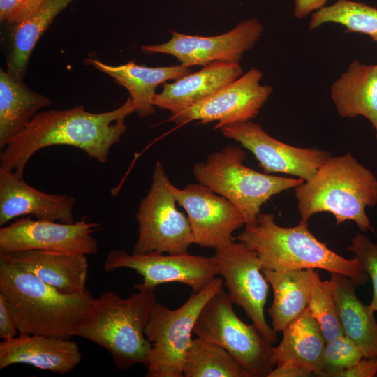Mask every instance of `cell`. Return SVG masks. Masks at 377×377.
I'll return each mask as SVG.
<instances>
[{"label": "cell", "instance_id": "obj_12", "mask_svg": "<svg viewBox=\"0 0 377 377\" xmlns=\"http://www.w3.org/2000/svg\"><path fill=\"white\" fill-rule=\"evenodd\" d=\"M98 226L87 216L71 223L21 217L0 228V253L45 250L94 254L98 245L92 234Z\"/></svg>", "mask_w": 377, "mask_h": 377}, {"label": "cell", "instance_id": "obj_19", "mask_svg": "<svg viewBox=\"0 0 377 377\" xmlns=\"http://www.w3.org/2000/svg\"><path fill=\"white\" fill-rule=\"evenodd\" d=\"M0 259L19 265L63 293H80L87 290V255L27 250L0 253Z\"/></svg>", "mask_w": 377, "mask_h": 377}, {"label": "cell", "instance_id": "obj_24", "mask_svg": "<svg viewBox=\"0 0 377 377\" xmlns=\"http://www.w3.org/2000/svg\"><path fill=\"white\" fill-rule=\"evenodd\" d=\"M334 297L343 334L362 351L364 357H377V322L374 311L357 297L358 286L349 277L330 273Z\"/></svg>", "mask_w": 377, "mask_h": 377}, {"label": "cell", "instance_id": "obj_14", "mask_svg": "<svg viewBox=\"0 0 377 377\" xmlns=\"http://www.w3.org/2000/svg\"><path fill=\"white\" fill-rule=\"evenodd\" d=\"M262 77L260 71L251 68L197 104L171 114L169 120L177 124L216 121V129L249 121L258 114L273 90L270 85L260 84Z\"/></svg>", "mask_w": 377, "mask_h": 377}, {"label": "cell", "instance_id": "obj_7", "mask_svg": "<svg viewBox=\"0 0 377 377\" xmlns=\"http://www.w3.org/2000/svg\"><path fill=\"white\" fill-rule=\"evenodd\" d=\"M223 279L215 277L202 291L192 293L176 309L156 302L145 328L151 343L145 366L147 377H182L185 353L198 317L206 302L223 288Z\"/></svg>", "mask_w": 377, "mask_h": 377}, {"label": "cell", "instance_id": "obj_2", "mask_svg": "<svg viewBox=\"0 0 377 377\" xmlns=\"http://www.w3.org/2000/svg\"><path fill=\"white\" fill-rule=\"evenodd\" d=\"M0 294L18 334L68 338L89 312L94 297L63 293L19 265L0 259Z\"/></svg>", "mask_w": 377, "mask_h": 377}, {"label": "cell", "instance_id": "obj_28", "mask_svg": "<svg viewBox=\"0 0 377 377\" xmlns=\"http://www.w3.org/2000/svg\"><path fill=\"white\" fill-rule=\"evenodd\" d=\"M182 374L184 377H250L228 350L198 337L185 353Z\"/></svg>", "mask_w": 377, "mask_h": 377}, {"label": "cell", "instance_id": "obj_4", "mask_svg": "<svg viewBox=\"0 0 377 377\" xmlns=\"http://www.w3.org/2000/svg\"><path fill=\"white\" fill-rule=\"evenodd\" d=\"M295 192L302 220L330 212L337 225L353 221L362 232H375L366 207L377 204V179L350 153L330 156Z\"/></svg>", "mask_w": 377, "mask_h": 377}, {"label": "cell", "instance_id": "obj_23", "mask_svg": "<svg viewBox=\"0 0 377 377\" xmlns=\"http://www.w3.org/2000/svg\"><path fill=\"white\" fill-rule=\"evenodd\" d=\"M282 332L281 341L272 348L275 367L304 369L319 376L326 340L309 309Z\"/></svg>", "mask_w": 377, "mask_h": 377}, {"label": "cell", "instance_id": "obj_22", "mask_svg": "<svg viewBox=\"0 0 377 377\" xmlns=\"http://www.w3.org/2000/svg\"><path fill=\"white\" fill-rule=\"evenodd\" d=\"M331 98L341 117L362 116L367 119L377 140V64L358 61L350 63L347 71L333 82Z\"/></svg>", "mask_w": 377, "mask_h": 377}, {"label": "cell", "instance_id": "obj_26", "mask_svg": "<svg viewBox=\"0 0 377 377\" xmlns=\"http://www.w3.org/2000/svg\"><path fill=\"white\" fill-rule=\"evenodd\" d=\"M313 269L278 272L262 269L274 299L268 309L272 327L282 332L307 308L313 288Z\"/></svg>", "mask_w": 377, "mask_h": 377}, {"label": "cell", "instance_id": "obj_33", "mask_svg": "<svg viewBox=\"0 0 377 377\" xmlns=\"http://www.w3.org/2000/svg\"><path fill=\"white\" fill-rule=\"evenodd\" d=\"M43 0H0V21L16 26L34 15Z\"/></svg>", "mask_w": 377, "mask_h": 377}, {"label": "cell", "instance_id": "obj_21", "mask_svg": "<svg viewBox=\"0 0 377 377\" xmlns=\"http://www.w3.org/2000/svg\"><path fill=\"white\" fill-rule=\"evenodd\" d=\"M87 65L108 75L114 82L126 88L135 105V113L140 117L152 115L155 105L156 89L170 80H177L192 73L190 67L182 64L173 66L148 67L133 61L118 66L105 64L98 59L87 58Z\"/></svg>", "mask_w": 377, "mask_h": 377}, {"label": "cell", "instance_id": "obj_5", "mask_svg": "<svg viewBox=\"0 0 377 377\" xmlns=\"http://www.w3.org/2000/svg\"><path fill=\"white\" fill-rule=\"evenodd\" d=\"M156 302L154 290H138L126 298L107 291L94 299L74 336L106 349L119 369L145 364L151 347L145 328Z\"/></svg>", "mask_w": 377, "mask_h": 377}, {"label": "cell", "instance_id": "obj_8", "mask_svg": "<svg viewBox=\"0 0 377 377\" xmlns=\"http://www.w3.org/2000/svg\"><path fill=\"white\" fill-rule=\"evenodd\" d=\"M223 288L204 305L193 328L199 338L219 345L232 354L250 377H268L275 367L272 345L253 325L235 313Z\"/></svg>", "mask_w": 377, "mask_h": 377}, {"label": "cell", "instance_id": "obj_17", "mask_svg": "<svg viewBox=\"0 0 377 377\" xmlns=\"http://www.w3.org/2000/svg\"><path fill=\"white\" fill-rule=\"evenodd\" d=\"M75 198L47 193L29 185L15 172L0 168V225L18 216L31 215L37 219L74 222Z\"/></svg>", "mask_w": 377, "mask_h": 377}, {"label": "cell", "instance_id": "obj_10", "mask_svg": "<svg viewBox=\"0 0 377 377\" xmlns=\"http://www.w3.org/2000/svg\"><path fill=\"white\" fill-rule=\"evenodd\" d=\"M120 268L132 269L142 277V283L134 286L137 290H154L159 285L177 282L188 286L192 293H198L219 274L212 256L188 252L131 254L121 249L110 251L103 264L104 271L110 272Z\"/></svg>", "mask_w": 377, "mask_h": 377}, {"label": "cell", "instance_id": "obj_27", "mask_svg": "<svg viewBox=\"0 0 377 377\" xmlns=\"http://www.w3.org/2000/svg\"><path fill=\"white\" fill-rule=\"evenodd\" d=\"M75 0H43L37 11L12 27L7 71L24 78L28 62L38 39L54 18Z\"/></svg>", "mask_w": 377, "mask_h": 377}, {"label": "cell", "instance_id": "obj_16", "mask_svg": "<svg viewBox=\"0 0 377 377\" xmlns=\"http://www.w3.org/2000/svg\"><path fill=\"white\" fill-rule=\"evenodd\" d=\"M170 187L177 203L187 214L194 244L214 249L223 246L235 241L234 232L245 225L239 210L207 186L198 182L182 189L172 183Z\"/></svg>", "mask_w": 377, "mask_h": 377}, {"label": "cell", "instance_id": "obj_15", "mask_svg": "<svg viewBox=\"0 0 377 377\" xmlns=\"http://www.w3.org/2000/svg\"><path fill=\"white\" fill-rule=\"evenodd\" d=\"M219 129L224 136L250 151L267 174L283 173L306 182L331 156L316 147L302 148L281 142L250 120L226 124Z\"/></svg>", "mask_w": 377, "mask_h": 377}, {"label": "cell", "instance_id": "obj_20", "mask_svg": "<svg viewBox=\"0 0 377 377\" xmlns=\"http://www.w3.org/2000/svg\"><path fill=\"white\" fill-rule=\"evenodd\" d=\"M242 74L239 64L211 63L174 82L163 83L162 91L154 96V105L170 111L171 114L178 113L212 95Z\"/></svg>", "mask_w": 377, "mask_h": 377}, {"label": "cell", "instance_id": "obj_1", "mask_svg": "<svg viewBox=\"0 0 377 377\" xmlns=\"http://www.w3.org/2000/svg\"><path fill=\"white\" fill-rule=\"evenodd\" d=\"M135 112L130 97L119 108L105 112H90L82 105L40 112L1 150L0 168L23 177L33 155L53 145L73 146L104 163L111 147L126 130L125 119Z\"/></svg>", "mask_w": 377, "mask_h": 377}, {"label": "cell", "instance_id": "obj_3", "mask_svg": "<svg viewBox=\"0 0 377 377\" xmlns=\"http://www.w3.org/2000/svg\"><path fill=\"white\" fill-rule=\"evenodd\" d=\"M236 239L255 251L262 269L278 272L320 269L343 274L358 286L369 276L359 260L346 259L319 241L309 230L308 221L293 227L277 225L271 214L260 213Z\"/></svg>", "mask_w": 377, "mask_h": 377}, {"label": "cell", "instance_id": "obj_32", "mask_svg": "<svg viewBox=\"0 0 377 377\" xmlns=\"http://www.w3.org/2000/svg\"><path fill=\"white\" fill-rule=\"evenodd\" d=\"M348 249L359 260L371 281L373 295L369 305L376 312L377 311V243H373L366 235L357 233L352 239Z\"/></svg>", "mask_w": 377, "mask_h": 377}, {"label": "cell", "instance_id": "obj_35", "mask_svg": "<svg viewBox=\"0 0 377 377\" xmlns=\"http://www.w3.org/2000/svg\"><path fill=\"white\" fill-rule=\"evenodd\" d=\"M18 330L14 323L4 297L0 294V338L8 340L15 337Z\"/></svg>", "mask_w": 377, "mask_h": 377}, {"label": "cell", "instance_id": "obj_34", "mask_svg": "<svg viewBox=\"0 0 377 377\" xmlns=\"http://www.w3.org/2000/svg\"><path fill=\"white\" fill-rule=\"evenodd\" d=\"M377 374V357H363L358 362L336 375V377H373Z\"/></svg>", "mask_w": 377, "mask_h": 377}, {"label": "cell", "instance_id": "obj_36", "mask_svg": "<svg viewBox=\"0 0 377 377\" xmlns=\"http://www.w3.org/2000/svg\"><path fill=\"white\" fill-rule=\"evenodd\" d=\"M293 1L294 16L300 19L325 6L328 0H293Z\"/></svg>", "mask_w": 377, "mask_h": 377}, {"label": "cell", "instance_id": "obj_29", "mask_svg": "<svg viewBox=\"0 0 377 377\" xmlns=\"http://www.w3.org/2000/svg\"><path fill=\"white\" fill-rule=\"evenodd\" d=\"M326 23L340 24L346 32L364 34L377 42V8L364 3L337 0L325 6L313 13L309 29L313 31Z\"/></svg>", "mask_w": 377, "mask_h": 377}, {"label": "cell", "instance_id": "obj_25", "mask_svg": "<svg viewBox=\"0 0 377 377\" xmlns=\"http://www.w3.org/2000/svg\"><path fill=\"white\" fill-rule=\"evenodd\" d=\"M52 101L30 89L23 79L0 69V149L21 132Z\"/></svg>", "mask_w": 377, "mask_h": 377}, {"label": "cell", "instance_id": "obj_18", "mask_svg": "<svg viewBox=\"0 0 377 377\" xmlns=\"http://www.w3.org/2000/svg\"><path fill=\"white\" fill-rule=\"evenodd\" d=\"M78 345L68 338L19 334L0 343V369L26 364L41 370L65 374L81 362Z\"/></svg>", "mask_w": 377, "mask_h": 377}, {"label": "cell", "instance_id": "obj_9", "mask_svg": "<svg viewBox=\"0 0 377 377\" xmlns=\"http://www.w3.org/2000/svg\"><path fill=\"white\" fill-rule=\"evenodd\" d=\"M170 184L163 165L157 161L150 188L135 214L138 235L133 253H185L193 243L189 220L177 209Z\"/></svg>", "mask_w": 377, "mask_h": 377}, {"label": "cell", "instance_id": "obj_37", "mask_svg": "<svg viewBox=\"0 0 377 377\" xmlns=\"http://www.w3.org/2000/svg\"><path fill=\"white\" fill-rule=\"evenodd\" d=\"M311 374L308 370L297 367H275L268 377H306Z\"/></svg>", "mask_w": 377, "mask_h": 377}, {"label": "cell", "instance_id": "obj_30", "mask_svg": "<svg viewBox=\"0 0 377 377\" xmlns=\"http://www.w3.org/2000/svg\"><path fill=\"white\" fill-rule=\"evenodd\" d=\"M334 288L332 279L322 281L318 273L313 271V288L307 308L318 324L326 341L343 334L337 313Z\"/></svg>", "mask_w": 377, "mask_h": 377}, {"label": "cell", "instance_id": "obj_11", "mask_svg": "<svg viewBox=\"0 0 377 377\" xmlns=\"http://www.w3.org/2000/svg\"><path fill=\"white\" fill-rule=\"evenodd\" d=\"M214 250L212 257L232 301L274 345L277 341V332L267 323L264 313L269 283L263 273L257 253L235 240Z\"/></svg>", "mask_w": 377, "mask_h": 377}, {"label": "cell", "instance_id": "obj_6", "mask_svg": "<svg viewBox=\"0 0 377 377\" xmlns=\"http://www.w3.org/2000/svg\"><path fill=\"white\" fill-rule=\"evenodd\" d=\"M245 158L241 148L229 145L195 163L193 173L199 183L232 202L243 215L246 226L256 221L262 205L272 196L304 181L259 172L243 163Z\"/></svg>", "mask_w": 377, "mask_h": 377}, {"label": "cell", "instance_id": "obj_31", "mask_svg": "<svg viewBox=\"0 0 377 377\" xmlns=\"http://www.w3.org/2000/svg\"><path fill=\"white\" fill-rule=\"evenodd\" d=\"M364 357L360 349L344 334L326 341L319 376L336 377Z\"/></svg>", "mask_w": 377, "mask_h": 377}, {"label": "cell", "instance_id": "obj_13", "mask_svg": "<svg viewBox=\"0 0 377 377\" xmlns=\"http://www.w3.org/2000/svg\"><path fill=\"white\" fill-rule=\"evenodd\" d=\"M263 27L256 18L245 20L232 30L212 36L186 35L172 31L170 40L159 45H143L145 54L163 53L176 57L182 65L206 66L216 61L239 64L262 36Z\"/></svg>", "mask_w": 377, "mask_h": 377}]
</instances>
